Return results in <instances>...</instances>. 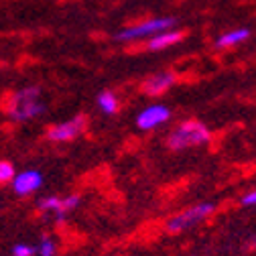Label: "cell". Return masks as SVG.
<instances>
[{
  "label": "cell",
  "mask_w": 256,
  "mask_h": 256,
  "mask_svg": "<svg viewBox=\"0 0 256 256\" xmlns=\"http://www.w3.org/2000/svg\"><path fill=\"white\" fill-rule=\"evenodd\" d=\"M2 112L6 120L14 124L30 122L47 112V104L43 100V90L39 86H24L6 94L2 102Z\"/></svg>",
  "instance_id": "obj_1"
},
{
  "label": "cell",
  "mask_w": 256,
  "mask_h": 256,
  "mask_svg": "<svg viewBox=\"0 0 256 256\" xmlns=\"http://www.w3.org/2000/svg\"><path fill=\"white\" fill-rule=\"evenodd\" d=\"M212 138H214V134L208 124H204L202 120H196V118H187V120H181L177 126H173L167 132L165 144L173 152H185V150L210 146Z\"/></svg>",
  "instance_id": "obj_2"
},
{
  "label": "cell",
  "mask_w": 256,
  "mask_h": 256,
  "mask_svg": "<svg viewBox=\"0 0 256 256\" xmlns=\"http://www.w3.org/2000/svg\"><path fill=\"white\" fill-rule=\"evenodd\" d=\"M216 212V204L212 202H200V204H194L189 206L177 214H173L171 218H167L165 222V232L169 234H183V232H189L198 228L200 224L208 222Z\"/></svg>",
  "instance_id": "obj_3"
},
{
  "label": "cell",
  "mask_w": 256,
  "mask_h": 256,
  "mask_svg": "<svg viewBox=\"0 0 256 256\" xmlns=\"http://www.w3.org/2000/svg\"><path fill=\"white\" fill-rule=\"evenodd\" d=\"M175 18L173 16H158V18H148V20H140L136 24L124 26L116 33V41L120 43H134V41H142V39H150L156 33H163L175 26Z\"/></svg>",
  "instance_id": "obj_4"
},
{
  "label": "cell",
  "mask_w": 256,
  "mask_h": 256,
  "mask_svg": "<svg viewBox=\"0 0 256 256\" xmlns=\"http://www.w3.org/2000/svg\"><path fill=\"white\" fill-rule=\"evenodd\" d=\"M88 128V116L86 114H78L72 116L63 122H55L45 130V138L53 144H61V142H72L76 138H80Z\"/></svg>",
  "instance_id": "obj_5"
},
{
  "label": "cell",
  "mask_w": 256,
  "mask_h": 256,
  "mask_svg": "<svg viewBox=\"0 0 256 256\" xmlns=\"http://www.w3.org/2000/svg\"><path fill=\"white\" fill-rule=\"evenodd\" d=\"M82 204V198L76 196V194H70V196H45L37 202V210L45 216H51L53 220L61 222L66 220L72 212H76Z\"/></svg>",
  "instance_id": "obj_6"
},
{
  "label": "cell",
  "mask_w": 256,
  "mask_h": 256,
  "mask_svg": "<svg viewBox=\"0 0 256 256\" xmlns=\"http://www.w3.org/2000/svg\"><path fill=\"white\" fill-rule=\"evenodd\" d=\"M171 120V110L165 104H150L142 108L136 116V128L142 132L158 130L161 126H165Z\"/></svg>",
  "instance_id": "obj_7"
},
{
  "label": "cell",
  "mask_w": 256,
  "mask_h": 256,
  "mask_svg": "<svg viewBox=\"0 0 256 256\" xmlns=\"http://www.w3.org/2000/svg\"><path fill=\"white\" fill-rule=\"evenodd\" d=\"M43 175L37 169H24V171H16V175L10 181L12 194L16 198H30L35 196L37 191L43 187Z\"/></svg>",
  "instance_id": "obj_8"
},
{
  "label": "cell",
  "mask_w": 256,
  "mask_h": 256,
  "mask_svg": "<svg viewBox=\"0 0 256 256\" xmlns=\"http://www.w3.org/2000/svg\"><path fill=\"white\" fill-rule=\"evenodd\" d=\"M175 82H177V78H175V74H171V72H161V74H152L150 78H146L144 82H142V92L146 94V96H161V94H165V92H169L173 86H175Z\"/></svg>",
  "instance_id": "obj_9"
},
{
  "label": "cell",
  "mask_w": 256,
  "mask_h": 256,
  "mask_svg": "<svg viewBox=\"0 0 256 256\" xmlns=\"http://www.w3.org/2000/svg\"><path fill=\"white\" fill-rule=\"evenodd\" d=\"M181 39H183V33H181V30L169 28V30H163V33L152 35V37L148 39L146 49H148V51H165V49L177 45Z\"/></svg>",
  "instance_id": "obj_10"
},
{
  "label": "cell",
  "mask_w": 256,
  "mask_h": 256,
  "mask_svg": "<svg viewBox=\"0 0 256 256\" xmlns=\"http://www.w3.org/2000/svg\"><path fill=\"white\" fill-rule=\"evenodd\" d=\"M250 39V28H232L228 33H224L216 39V47L218 49H230V47H236V45H242L244 41Z\"/></svg>",
  "instance_id": "obj_11"
},
{
  "label": "cell",
  "mask_w": 256,
  "mask_h": 256,
  "mask_svg": "<svg viewBox=\"0 0 256 256\" xmlns=\"http://www.w3.org/2000/svg\"><path fill=\"white\" fill-rule=\"evenodd\" d=\"M96 104H98L102 114H108V116H112V114H116L120 110V100H118V96L112 90L100 92L98 98H96Z\"/></svg>",
  "instance_id": "obj_12"
},
{
  "label": "cell",
  "mask_w": 256,
  "mask_h": 256,
  "mask_svg": "<svg viewBox=\"0 0 256 256\" xmlns=\"http://www.w3.org/2000/svg\"><path fill=\"white\" fill-rule=\"evenodd\" d=\"M57 252H59V246L51 236H43L35 246V256H57Z\"/></svg>",
  "instance_id": "obj_13"
},
{
  "label": "cell",
  "mask_w": 256,
  "mask_h": 256,
  "mask_svg": "<svg viewBox=\"0 0 256 256\" xmlns=\"http://www.w3.org/2000/svg\"><path fill=\"white\" fill-rule=\"evenodd\" d=\"M16 175V167L10 163V161H0V187L2 185H10L12 177Z\"/></svg>",
  "instance_id": "obj_14"
},
{
  "label": "cell",
  "mask_w": 256,
  "mask_h": 256,
  "mask_svg": "<svg viewBox=\"0 0 256 256\" xmlns=\"http://www.w3.org/2000/svg\"><path fill=\"white\" fill-rule=\"evenodd\" d=\"M12 256H35V246L18 242L12 246Z\"/></svg>",
  "instance_id": "obj_15"
},
{
  "label": "cell",
  "mask_w": 256,
  "mask_h": 256,
  "mask_svg": "<svg viewBox=\"0 0 256 256\" xmlns=\"http://www.w3.org/2000/svg\"><path fill=\"white\" fill-rule=\"evenodd\" d=\"M240 204L244 208H256V187L250 189V191H246V194L240 198Z\"/></svg>",
  "instance_id": "obj_16"
}]
</instances>
